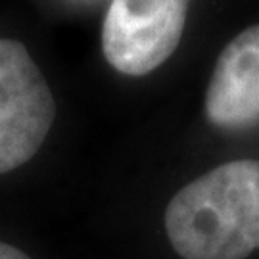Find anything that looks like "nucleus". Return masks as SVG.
I'll list each match as a JSON object with an SVG mask.
<instances>
[{
    "mask_svg": "<svg viewBox=\"0 0 259 259\" xmlns=\"http://www.w3.org/2000/svg\"><path fill=\"white\" fill-rule=\"evenodd\" d=\"M205 117L229 131L259 123V25L242 31L221 52L205 91Z\"/></svg>",
    "mask_w": 259,
    "mask_h": 259,
    "instance_id": "nucleus-4",
    "label": "nucleus"
},
{
    "mask_svg": "<svg viewBox=\"0 0 259 259\" xmlns=\"http://www.w3.org/2000/svg\"><path fill=\"white\" fill-rule=\"evenodd\" d=\"M0 259H31V257L25 255L23 251H19L18 248L6 244V242H0Z\"/></svg>",
    "mask_w": 259,
    "mask_h": 259,
    "instance_id": "nucleus-5",
    "label": "nucleus"
},
{
    "mask_svg": "<svg viewBox=\"0 0 259 259\" xmlns=\"http://www.w3.org/2000/svg\"><path fill=\"white\" fill-rule=\"evenodd\" d=\"M190 0H111L102 25L108 64L142 77L165 64L185 33Z\"/></svg>",
    "mask_w": 259,
    "mask_h": 259,
    "instance_id": "nucleus-3",
    "label": "nucleus"
},
{
    "mask_svg": "<svg viewBox=\"0 0 259 259\" xmlns=\"http://www.w3.org/2000/svg\"><path fill=\"white\" fill-rule=\"evenodd\" d=\"M54 117L52 91L27 48L0 38V175L37 154Z\"/></svg>",
    "mask_w": 259,
    "mask_h": 259,
    "instance_id": "nucleus-2",
    "label": "nucleus"
},
{
    "mask_svg": "<svg viewBox=\"0 0 259 259\" xmlns=\"http://www.w3.org/2000/svg\"><path fill=\"white\" fill-rule=\"evenodd\" d=\"M165 231L183 259H244L259 250V159L223 163L181 188Z\"/></svg>",
    "mask_w": 259,
    "mask_h": 259,
    "instance_id": "nucleus-1",
    "label": "nucleus"
}]
</instances>
